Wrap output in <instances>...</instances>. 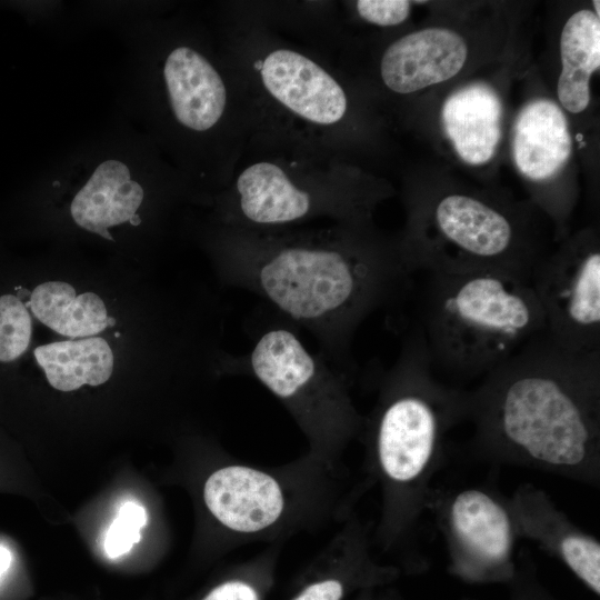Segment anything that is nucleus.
I'll return each mask as SVG.
<instances>
[{
	"label": "nucleus",
	"instance_id": "2",
	"mask_svg": "<svg viewBox=\"0 0 600 600\" xmlns=\"http://www.w3.org/2000/svg\"><path fill=\"white\" fill-rule=\"evenodd\" d=\"M210 247L226 283L309 332L340 373L356 368L352 343L364 320L412 286L399 242L368 222L278 230L217 223Z\"/></svg>",
	"mask_w": 600,
	"mask_h": 600
},
{
	"label": "nucleus",
	"instance_id": "6",
	"mask_svg": "<svg viewBox=\"0 0 600 600\" xmlns=\"http://www.w3.org/2000/svg\"><path fill=\"white\" fill-rule=\"evenodd\" d=\"M244 154L226 188L208 201L218 224L278 230L321 218L363 223L378 200L337 173L328 151L256 136Z\"/></svg>",
	"mask_w": 600,
	"mask_h": 600
},
{
	"label": "nucleus",
	"instance_id": "25",
	"mask_svg": "<svg viewBox=\"0 0 600 600\" xmlns=\"http://www.w3.org/2000/svg\"><path fill=\"white\" fill-rule=\"evenodd\" d=\"M11 560V552L7 548L0 546V578L10 567Z\"/></svg>",
	"mask_w": 600,
	"mask_h": 600
},
{
	"label": "nucleus",
	"instance_id": "23",
	"mask_svg": "<svg viewBox=\"0 0 600 600\" xmlns=\"http://www.w3.org/2000/svg\"><path fill=\"white\" fill-rule=\"evenodd\" d=\"M203 600H259V597L249 583L232 580L212 589Z\"/></svg>",
	"mask_w": 600,
	"mask_h": 600
},
{
	"label": "nucleus",
	"instance_id": "10",
	"mask_svg": "<svg viewBox=\"0 0 600 600\" xmlns=\"http://www.w3.org/2000/svg\"><path fill=\"white\" fill-rule=\"evenodd\" d=\"M530 284L541 304L547 334L577 353L600 350V251L590 234L543 256Z\"/></svg>",
	"mask_w": 600,
	"mask_h": 600
},
{
	"label": "nucleus",
	"instance_id": "22",
	"mask_svg": "<svg viewBox=\"0 0 600 600\" xmlns=\"http://www.w3.org/2000/svg\"><path fill=\"white\" fill-rule=\"evenodd\" d=\"M354 7L362 20L379 27L398 26L411 11V2L406 0H359Z\"/></svg>",
	"mask_w": 600,
	"mask_h": 600
},
{
	"label": "nucleus",
	"instance_id": "4",
	"mask_svg": "<svg viewBox=\"0 0 600 600\" xmlns=\"http://www.w3.org/2000/svg\"><path fill=\"white\" fill-rule=\"evenodd\" d=\"M39 174L38 189L66 203L76 228L108 242H116V228H141L151 200L196 199L154 143L118 110Z\"/></svg>",
	"mask_w": 600,
	"mask_h": 600
},
{
	"label": "nucleus",
	"instance_id": "17",
	"mask_svg": "<svg viewBox=\"0 0 600 600\" xmlns=\"http://www.w3.org/2000/svg\"><path fill=\"white\" fill-rule=\"evenodd\" d=\"M34 357L48 382L60 391L102 384L113 369L112 351L99 337L40 346L34 349Z\"/></svg>",
	"mask_w": 600,
	"mask_h": 600
},
{
	"label": "nucleus",
	"instance_id": "14",
	"mask_svg": "<svg viewBox=\"0 0 600 600\" xmlns=\"http://www.w3.org/2000/svg\"><path fill=\"white\" fill-rule=\"evenodd\" d=\"M512 153L519 171L532 181H547L561 170L571 153V137L557 103L537 99L523 107L514 123Z\"/></svg>",
	"mask_w": 600,
	"mask_h": 600
},
{
	"label": "nucleus",
	"instance_id": "3",
	"mask_svg": "<svg viewBox=\"0 0 600 600\" xmlns=\"http://www.w3.org/2000/svg\"><path fill=\"white\" fill-rule=\"evenodd\" d=\"M599 382L600 350L571 352L543 331L484 376L469 406L486 439L572 469L596 448Z\"/></svg>",
	"mask_w": 600,
	"mask_h": 600
},
{
	"label": "nucleus",
	"instance_id": "19",
	"mask_svg": "<svg viewBox=\"0 0 600 600\" xmlns=\"http://www.w3.org/2000/svg\"><path fill=\"white\" fill-rule=\"evenodd\" d=\"M31 319L18 297H0V361H13L29 347Z\"/></svg>",
	"mask_w": 600,
	"mask_h": 600
},
{
	"label": "nucleus",
	"instance_id": "12",
	"mask_svg": "<svg viewBox=\"0 0 600 600\" xmlns=\"http://www.w3.org/2000/svg\"><path fill=\"white\" fill-rule=\"evenodd\" d=\"M203 498L223 526L239 532L260 531L276 522L283 510L277 480L242 466L214 471L204 483Z\"/></svg>",
	"mask_w": 600,
	"mask_h": 600
},
{
	"label": "nucleus",
	"instance_id": "8",
	"mask_svg": "<svg viewBox=\"0 0 600 600\" xmlns=\"http://www.w3.org/2000/svg\"><path fill=\"white\" fill-rule=\"evenodd\" d=\"M518 218L480 197L446 193L413 208L401 256L413 274L490 271L530 281L543 254Z\"/></svg>",
	"mask_w": 600,
	"mask_h": 600
},
{
	"label": "nucleus",
	"instance_id": "1",
	"mask_svg": "<svg viewBox=\"0 0 600 600\" xmlns=\"http://www.w3.org/2000/svg\"><path fill=\"white\" fill-rule=\"evenodd\" d=\"M117 30L123 44L118 111L208 202L229 183L256 128L213 24L166 7Z\"/></svg>",
	"mask_w": 600,
	"mask_h": 600
},
{
	"label": "nucleus",
	"instance_id": "26",
	"mask_svg": "<svg viewBox=\"0 0 600 600\" xmlns=\"http://www.w3.org/2000/svg\"><path fill=\"white\" fill-rule=\"evenodd\" d=\"M599 4H600L599 1H593V6H594V9H596L594 13H596V16H598V17L600 16V13H599V12H600V11H599Z\"/></svg>",
	"mask_w": 600,
	"mask_h": 600
},
{
	"label": "nucleus",
	"instance_id": "16",
	"mask_svg": "<svg viewBox=\"0 0 600 600\" xmlns=\"http://www.w3.org/2000/svg\"><path fill=\"white\" fill-rule=\"evenodd\" d=\"M34 317L62 336L87 337L111 322L102 299L93 292L76 296L63 281H47L34 288L28 303Z\"/></svg>",
	"mask_w": 600,
	"mask_h": 600
},
{
	"label": "nucleus",
	"instance_id": "24",
	"mask_svg": "<svg viewBox=\"0 0 600 600\" xmlns=\"http://www.w3.org/2000/svg\"><path fill=\"white\" fill-rule=\"evenodd\" d=\"M342 583L337 579H326L307 586L293 600H340Z\"/></svg>",
	"mask_w": 600,
	"mask_h": 600
},
{
	"label": "nucleus",
	"instance_id": "18",
	"mask_svg": "<svg viewBox=\"0 0 600 600\" xmlns=\"http://www.w3.org/2000/svg\"><path fill=\"white\" fill-rule=\"evenodd\" d=\"M451 522L462 542L481 558L498 561L507 557L511 530L503 508L487 493L470 489L451 506Z\"/></svg>",
	"mask_w": 600,
	"mask_h": 600
},
{
	"label": "nucleus",
	"instance_id": "11",
	"mask_svg": "<svg viewBox=\"0 0 600 600\" xmlns=\"http://www.w3.org/2000/svg\"><path fill=\"white\" fill-rule=\"evenodd\" d=\"M468 58V46L454 30L426 28L393 42L380 59V77L394 93L408 94L456 77Z\"/></svg>",
	"mask_w": 600,
	"mask_h": 600
},
{
	"label": "nucleus",
	"instance_id": "13",
	"mask_svg": "<svg viewBox=\"0 0 600 600\" xmlns=\"http://www.w3.org/2000/svg\"><path fill=\"white\" fill-rule=\"evenodd\" d=\"M442 124L458 156L478 166L494 154L501 138L502 104L484 83H472L452 92L443 103Z\"/></svg>",
	"mask_w": 600,
	"mask_h": 600
},
{
	"label": "nucleus",
	"instance_id": "7",
	"mask_svg": "<svg viewBox=\"0 0 600 600\" xmlns=\"http://www.w3.org/2000/svg\"><path fill=\"white\" fill-rule=\"evenodd\" d=\"M218 37L249 98L254 134L330 152L329 134L346 119L349 99L341 82L302 50L224 23Z\"/></svg>",
	"mask_w": 600,
	"mask_h": 600
},
{
	"label": "nucleus",
	"instance_id": "21",
	"mask_svg": "<svg viewBox=\"0 0 600 600\" xmlns=\"http://www.w3.org/2000/svg\"><path fill=\"white\" fill-rule=\"evenodd\" d=\"M147 519V511L141 504L132 501L123 503L104 538L107 556L116 559L130 551L140 540V530L146 526Z\"/></svg>",
	"mask_w": 600,
	"mask_h": 600
},
{
	"label": "nucleus",
	"instance_id": "5",
	"mask_svg": "<svg viewBox=\"0 0 600 600\" xmlns=\"http://www.w3.org/2000/svg\"><path fill=\"white\" fill-rule=\"evenodd\" d=\"M418 323L433 370L487 376L546 331L529 280L501 272H429Z\"/></svg>",
	"mask_w": 600,
	"mask_h": 600
},
{
	"label": "nucleus",
	"instance_id": "20",
	"mask_svg": "<svg viewBox=\"0 0 600 600\" xmlns=\"http://www.w3.org/2000/svg\"><path fill=\"white\" fill-rule=\"evenodd\" d=\"M560 552L569 568L596 593H600V544L581 534L561 540Z\"/></svg>",
	"mask_w": 600,
	"mask_h": 600
},
{
	"label": "nucleus",
	"instance_id": "9",
	"mask_svg": "<svg viewBox=\"0 0 600 600\" xmlns=\"http://www.w3.org/2000/svg\"><path fill=\"white\" fill-rule=\"evenodd\" d=\"M243 327L250 348L227 353L222 370L252 376L314 428L348 427L352 417L340 372L307 347L298 326L259 302Z\"/></svg>",
	"mask_w": 600,
	"mask_h": 600
},
{
	"label": "nucleus",
	"instance_id": "15",
	"mask_svg": "<svg viewBox=\"0 0 600 600\" xmlns=\"http://www.w3.org/2000/svg\"><path fill=\"white\" fill-rule=\"evenodd\" d=\"M560 72L557 93L571 113L584 111L590 102L589 81L600 64V20L588 9L574 12L560 37Z\"/></svg>",
	"mask_w": 600,
	"mask_h": 600
}]
</instances>
